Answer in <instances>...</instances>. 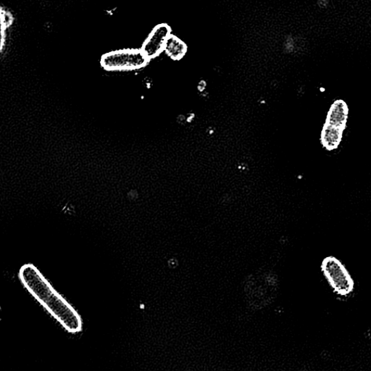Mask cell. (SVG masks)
Here are the masks:
<instances>
[{"mask_svg":"<svg viewBox=\"0 0 371 371\" xmlns=\"http://www.w3.org/2000/svg\"><path fill=\"white\" fill-rule=\"evenodd\" d=\"M187 121V118L184 115H179L177 118L178 123L180 124L184 123Z\"/></svg>","mask_w":371,"mask_h":371,"instance_id":"cell-8","label":"cell"},{"mask_svg":"<svg viewBox=\"0 0 371 371\" xmlns=\"http://www.w3.org/2000/svg\"><path fill=\"white\" fill-rule=\"evenodd\" d=\"M149 61L141 48L123 49L102 56L100 65L108 71H133L145 68Z\"/></svg>","mask_w":371,"mask_h":371,"instance_id":"cell-2","label":"cell"},{"mask_svg":"<svg viewBox=\"0 0 371 371\" xmlns=\"http://www.w3.org/2000/svg\"><path fill=\"white\" fill-rule=\"evenodd\" d=\"M206 82H202L200 83L199 86H198V89L200 91H204V89H206Z\"/></svg>","mask_w":371,"mask_h":371,"instance_id":"cell-9","label":"cell"},{"mask_svg":"<svg viewBox=\"0 0 371 371\" xmlns=\"http://www.w3.org/2000/svg\"><path fill=\"white\" fill-rule=\"evenodd\" d=\"M348 117L349 108L346 102L342 99H337L331 106L325 123L345 130Z\"/></svg>","mask_w":371,"mask_h":371,"instance_id":"cell-5","label":"cell"},{"mask_svg":"<svg viewBox=\"0 0 371 371\" xmlns=\"http://www.w3.org/2000/svg\"><path fill=\"white\" fill-rule=\"evenodd\" d=\"M344 130L324 123L321 134V143L327 151H333L340 145Z\"/></svg>","mask_w":371,"mask_h":371,"instance_id":"cell-6","label":"cell"},{"mask_svg":"<svg viewBox=\"0 0 371 371\" xmlns=\"http://www.w3.org/2000/svg\"><path fill=\"white\" fill-rule=\"evenodd\" d=\"M322 272L333 290L339 296H348L353 291L354 281L338 259L326 258L322 263Z\"/></svg>","mask_w":371,"mask_h":371,"instance_id":"cell-3","label":"cell"},{"mask_svg":"<svg viewBox=\"0 0 371 371\" xmlns=\"http://www.w3.org/2000/svg\"><path fill=\"white\" fill-rule=\"evenodd\" d=\"M171 34L169 25L158 24L149 34L141 49L149 60L156 58L164 52L165 44Z\"/></svg>","mask_w":371,"mask_h":371,"instance_id":"cell-4","label":"cell"},{"mask_svg":"<svg viewBox=\"0 0 371 371\" xmlns=\"http://www.w3.org/2000/svg\"><path fill=\"white\" fill-rule=\"evenodd\" d=\"M19 278L31 296L70 334L83 328L82 319L73 307L53 287L37 267L31 263L20 268Z\"/></svg>","mask_w":371,"mask_h":371,"instance_id":"cell-1","label":"cell"},{"mask_svg":"<svg viewBox=\"0 0 371 371\" xmlns=\"http://www.w3.org/2000/svg\"><path fill=\"white\" fill-rule=\"evenodd\" d=\"M187 44L174 34H171L166 43L164 53L173 60H180L187 53Z\"/></svg>","mask_w":371,"mask_h":371,"instance_id":"cell-7","label":"cell"},{"mask_svg":"<svg viewBox=\"0 0 371 371\" xmlns=\"http://www.w3.org/2000/svg\"><path fill=\"white\" fill-rule=\"evenodd\" d=\"M328 4V0H319L318 5L322 8L326 7Z\"/></svg>","mask_w":371,"mask_h":371,"instance_id":"cell-10","label":"cell"}]
</instances>
